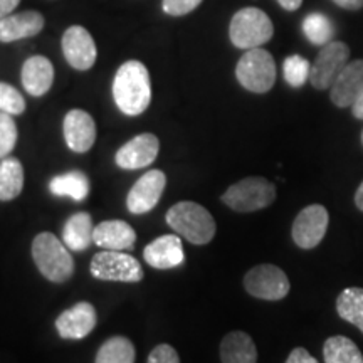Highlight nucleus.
Segmentation results:
<instances>
[{
  "instance_id": "f257e3e1",
  "label": "nucleus",
  "mask_w": 363,
  "mask_h": 363,
  "mask_svg": "<svg viewBox=\"0 0 363 363\" xmlns=\"http://www.w3.org/2000/svg\"><path fill=\"white\" fill-rule=\"evenodd\" d=\"M113 98L121 113L138 116L152 101V83L147 66L140 61H126L113 79Z\"/></svg>"
},
{
  "instance_id": "f03ea898",
  "label": "nucleus",
  "mask_w": 363,
  "mask_h": 363,
  "mask_svg": "<svg viewBox=\"0 0 363 363\" xmlns=\"http://www.w3.org/2000/svg\"><path fill=\"white\" fill-rule=\"evenodd\" d=\"M167 224L195 246H206L211 242L217 229L211 212L201 203L189 201L170 207V211L167 212Z\"/></svg>"
},
{
  "instance_id": "7ed1b4c3",
  "label": "nucleus",
  "mask_w": 363,
  "mask_h": 363,
  "mask_svg": "<svg viewBox=\"0 0 363 363\" xmlns=\"http://www.w3.org/2000/svg\"><path fill=\"white\" fill-rule=\"evenodd\" d=\"M33 257L40 274L52 283H66L74 272V261L66 244H62L51 233L35 235L33 240Z\"/></svg>"
},
{
  "instance_id": "20e7f679",
  "label": "nucleus",
  "mask_w": 363,
  "mask_h": 363,
  "mask_svg": "<svg viewBox=\"0 0 363 363\" xmlns=\"http://www.w3.org/2000/svg\"><path fill=\"white\" fill-rule=\"evenodd\" d=\"M276 187L264 177H247L230 185L222 195V202L240 214L262 211L276 201Z\"/></svg>"
},
{
  "instance_id": "39448f33",
  "label": "nucleus",
  "mask_w": 363,
  "mask_h": 363,
  "mask_svg": "<svg viewBox=\"0 0 363 363\" xmlns=\"http://www.w3.org/2000/svg\"><path fill=\"white\" fill-rule=\"evenodd\" d=\"M274 34V27L266 12L256 7L240 9L234 13L229 26V38L239 49L261 48Z\"/></svg>"
},
{
  "instance_id": "423d86ee",
  "label": "nucleus",
  "mask_w": 363,
  "mask_h": 363,
  "mask_svg": "<svg viewBox=\"0 0 363 363\" xmlns=\"http://www.w3.org/2000/svg\"><path fill=\"white\" fill-rule=\"evenodd\" d=\"M235 78L251 93H267L276 83L274 57L261 48L249 49L235 66Z\"/></svg>"
},
{
  "instance_id": "0eeeda50",
  "label": "nucleus",
  "mask_w": 363,
  "mask_h": 363,
  "mask_svg": "<svg viewBox=\"0 0 363 363\" xmlns=\"http://www.w3.org/2000/svg\"><path fill=\"white\" fill-rule=\"evenodd\" d=\"M89 271L96 279L118 283H140L145 278L140 261L123 251L103 249L93 256Z\"/></svg>"
},
{
  "instance_id": "6e6552de",
  "label": "nucleus",
  "mask_w": 363,
  "mask_h": 363,
  "mask_svg": "<svg viewBox=\"0 0 363 363\" xmlns=\"http://www.w3.org/2000/svg\"><path fill=\"white\" fill-rule=\"evenodd\" d=\"M244 288L251 296L266 301H279L288 296L289 284L286 272L278 266L259 264L249 269L244 276Z\"/></svg>"
},
{
  "instance_id": "1a4fd4ad",
  "label": "nucleus",
  "mask_w": 363,
  "mask_h": 363,
  "mask_svg": "<svg viewBox=\"0 0 363 363\" xmlns=\"http://www.w3.org/2000/svg\"><path fill=\"white\" fill-rule=\"evenodd\" d=\"M348 57H350V48L345 43L331 40L323 45L311 65L310 83L313 88L320 91L330 89L343 67L348 65Z\"/></svg>"
},
{
  "instance_id": "9d476101",
  "label": "nucleus",
  "mask_w": 363,
  "mask_h": 363,
  "mask_svg": "<svg viewBox=\"0 0 363 363\" xmlns=\"http://www.w3.org/2000/svg\"><path fill=\"white\" fill-rule=\"evenodd\" d=\"M328 211L320 203L303 208L293 222L291 235L294 244L301 249H315L325 239L328 230Z\"/></svg>"
},
{
  "instance_id": "9b49d317",
  "label": "nucleus",
  "mask_w": 363,
  "mask_h": 363,
  "mask_svg": "<svg viewBox=\"0 0 363 363\" xmlns=\"http://www.w3.org/2000/svg\"><path fill=\"white\" fill-rule=\"evenodd\" d=\"M167 177L162 170H148L143 177L135 182L126 197V207L131 214H147L160 202L165 190Z\"/></svg>"
},
{
  "instance_id": "f8f14e48",
  "label": "nucleus",
  "mask_w": 363,
  "mask_h": 363,
  "mask_svg": "<svg viewBox=\"0 0 363 363\" xmlns=\"http://www.w3.org/2000/svg\"><path fill=\"white\" fill-rule=\"evenodd\" d=\"M62 52L71 67L78 71H88L96 62V44L84 27L71 26L62 35Z\"/></svg>"
},
{
  "instance_id": "ddd939ff",
  "label": "nucleus",
  "mask_w": 363,
  "mask_h": 363,
  "mask_svg": "<svg viewBox=\"0 0 363 363\" xmlns=\"http://www.w3.org/2000/svg\"><path fill=\"white\" fill-rule=\"evenodd\" d=\"M160 152V142L155 135L143 133L135 136L116 152L115 162L123 170H140L152 165Z\"/></svg>"
},
{
  "instance_id": "4468645a",
  "label": "nucleus",
  "mask_w": 363,
  "mask_h": 363,
  "mask_svg": "<svg viewBox=\"0 0 363 363\" xmlns=\"http://www.w3.org/2000/svg\"><path fill=\"white\" fill-rule=\"evenodd\" d=\"M96 321L94 306L88 301H81L57 316L56 330L66 340H83L94 330Z\"/></svg>"
},
{
  "instance_id": "2eb2a0df",
  "label": "nucleus",
  "mask_w": 363,
  "mask_h": 363,
  "mask_svg": "<svg viewBox=\"0 0 363 363\" xmlns=\"http://www.w3.org/2000/svg\"><path fill=\"white\" fill-rule=\"evenodd\" d=\"M62 130H65L66 145L76 153L89 152V148L96 142V123L93 116L83 110L67 111Z\"/></svg>"
},
{
  "instance_id": "dca6fc26",
  "label": "nucleus",
  "mask_w": 363,
  "mask_h": 363,
  "mask_svg": "<svg viewBox=\"0 0 363 363\" xmlns=\"http://www.w3.org/2000/svg\"><path fill=\"white\" fill-rule=\"evenodd\" d=\"M363 91V59L348 62L330 88V99L338 108H352Z\"/></svg>"
},
{
  "instance_id": "f3484780",
  "label": "nucleus",
  "mask_w": 363,
  "mask_h": 363,
  "mask_svg": "<svg viewBox=\"0 0 363 363\" xmlns=\"http://www.w3.org/2000/svg\"><path fill=\"white\" fill-rule=\"evenodd\" d=\"M143 259L155 269H174L184 264L185 252L182 239L175 234L162 235L148 244L143 251Z\"/></svg>"
},
{
  "instance_id": "a211bd4d",
  "label": "nucleus",
  "mask_w": 363,
  "mask_h": 363,
  "mask_svg": "<svg viewBox=\"0 0 363 363\" xmlns=\"http://www.w3.org/2000/svg\"><path fill=\"white\" fill-rule=\"evenodd\" d=\"M136 242V233L128 222L104 220L93 230V244L106 251H128Z\"/></svg>"
},
{
  "instance_id": "6ab92c4d",
  "label": "nucleus",
  "mask_w": 363,
  "mask_h": 363,
  "mask_svg": "<svg viewBox=\"0 0 363 363\" xmlns=\"http://www.w3.org/2000/svg\"><path fill=\"white\" fill-rule=\"evenodd\" d=\"M44 27V17L39 12L26 11L7 16L0 21V43H16V40L34 38Z\"/></svg>"
},
{
  "instance_id": "aec40b11",
  "label": "nucleus",
  "mask_w": 363,
  "mask_h": 363,
  "mask_svg": "<svg viewBox=\"0 0 363 363\" xmlns=\"http://www.w3.org/2000/svg\"><path fill=\"white\" fill-rule=\"evenodd\" d=\"M22 86L30 96H44L51 89L54 81L52 62L44 56L29 57L22 66Z\"/></svg>"
},
{
  "instance_id": "412c9836",
  "label": "nucleus",
  "mask_w": 363,
  "mask_h": 363,
  "mask_svg": "<svg viewBox=\"0 0 363 363\" xmlns=\"http://www.w3.org/2000/svg\"><path fill=\"white\" fill-rule=\"evenodd\" d=\"M222 363H257L254 340L244 331H230L220 342Z\"/></svg>"
},
{
  "instance_id": "4be33fe9",
  "label": "nucleus",
  "mask_w": 363,
  "mask_h": 363,
  "mask_svg": "<svg viewBox=\"0 0 363 363\" xmlns=\"http://www.w3.org/2000/svg\"><path fill=\"white\" fill-rule=\"evenodd\" d=\"M93 219L88 212H78L66 220L62 242L71 251H84L93 244Z\"/></svg>"
},
{
  "instance_id": "5701e85b",
  "label": "nucleus",
  "mask_w": 363,
  "mask_h": 363,
  "mask_svg": "<svg viewBox=\"0 0 363 363\" xmlns=\"http://www.w3.org/2000/svg\"><path fill=\"white\" fill-rule=\"evenodd\" d=\"M49 190L56 197H69L76 202H83L89 194V179L79 170L66 172L49 182Z\"/></svg>"
},
{
  "instance_id": "b1692460",
  "label": "nucleus",
  "mask_w": 363,
  "mask_h": 363,
  "mask_svg": "<svg viewBox=\"0 0 363 363\" xmlns=\"http://www.w3.org/2000/svg\"><path fill=\"white\" fill-rule=\"evenodd\" d=\"M24 189V167L13 157L0 162V201L7 202L19 197Z\"/></svg>"
},
{
  "instance_id": "393cba45",
  "label": "nucleus",
  "mask_w": 363,
  "mask_h": 363,
  "mask_svg": "<svg viewBox=\"0 0 363 363\" xmlns=\"http://www.w3.org/2000/svg\"><path fill=\"white\" fill-rule=\"evenodd\" d=\"M337 313L363 333V289L357 286L343 289L337 298Z\"/></svg>"
},
{
  "instance_id": "a878e982",
  "label": "nucleus",
  "mask_w": 363,
  "mask_h": 363,
  "mask_svg": "<svg viewBox=\"0 0 363 363\" xmlns=\"http://www.w3.org/2000/svg\"><path fill=\"white\" fill-rule=\"evenodd\" d=\"M325 363H363V355L350 338L330 337L323 345Z\"/></svg>"
},
{
  "instance_id": "bb28decb",
  "label": "nucleus",
  "mask_w": 363,
  "mask_h": 363,
  "mask_svg": "<svg viewBox=\"0 0 363 363\" xmlns=\"http://www.w3.org/2000/svg\"><path fill=\"white\" fill-rule=\"evenodd\" d=\"M94 363H135L133 343L125 337H113L106 340L99 347Z\"/></svg>"
},
{
  "instance_id": "cd10ccee",
  "label": "nucleus",
  "mask_w": 363,
  "mask_h": 363,
  "mask_svg": "<svg viewBox=\"0 0 363 363\" xmlns=\"http://www.w3.org/2000/svg\"><path fill=\"white\" fill-rule=\"evenodd\" d=\"M303 33H305L311 44L323 48V45L331 43V39H333L335 27L328 17L323 16V13L313 12L303 21Z\"/></svg>"
},
{
  "instance_id": "c85d7f7f",
  "label": "nucleus",
  "mask_w": 363,
  "mask_h": 363,
  "mask_svg": "<svg viewBox=\"0 0 363 363\" xmlns=\"http://www.w3.org/2000/svg\"><path fill=\"white\" fill-rule=\"evenodd\" d=\"M310 62H308L305 57L298 56V54H293V56H288L284 59V79L291 88H301V86L310 79Z\"/></svg>"
},
{
  "instance_id": "c756f323",
  "label": "nucleus",
  "mask_w": 363,
  "mask_h": 363,
  "mask_svg": "<svg viewBox=\"0 0 363 363\" xmlns=\"http://www.w3.org/2000/svg\"><path fill=\"white\" fill-rule=\"evenodd\" d=\"M0 111L9 115H22L26 111V99L13 86L0 83Z\"/></svg>"
},
{
  "instance_id": "7c9ffc66",
  "label": "nucleus",
  "mask_w": 363,
  "mask_h": 363,
  "mask_svg": "<svg viewBox=\"0 0 363 363\" xmlns=\"http://www.w3.org/2000/svg\"><path fill=\"white\" fill-rule=\"evenodd\" d=\"M17 143V125L12 115L0 111V158L9 157Z\"/></svg>"
},
{
  "instance_id": "2f4dec72",
  "label": "nucleus",
  "mask_w": 363,
  "mask_h": 363,
  "mask_svg": "<svg viewBox=\"0 0 363 363\" xmlns=\"http://www.w3.org/2000/svg\"><path fill=\"white\" fill-rule=\"evenodd\" d=\"M202 4V0H163L162 9L169 16H185L195 11Z\"/></svg>"
},
{
  "instance_id": "473e14b6",
  "label": "nucleus",
  "mask_w": 363,
  "mask_h": 363,
  "mask_svg": "<svg viewBox=\"0 0 363 363\" xmlns=\"http://www.w3.org/2000/svg\"><path fill=\"white\" fill-rule=\"evenodd\" d=\"M147 363H180V357L174 347L163 343L153 348Z\"/></svg>"
},
{
  "instance_id": "72a5a7b5",
  "label": "nucleus",
  "mask_w": 363,
  "mask_h": 363,
  "mask_svg": "<svg viewBox=\"0 0 363 363\" xmlns=\"http://www.w3.org/2000/svg\"><path fill=\"white\" fill-rule=\"evenodd\" d=\"M286 363H320V362H318L310 352L305 350V348L298 347L289 353V357L286 358Z\"/></svg>"
},
{
  "instance_id": "f704fd0d",
  "label": "nucleus",
  "mask_w": 363,
  "mask_h": 363,
  "mask_svg": "<svg viewBox=\"0 0 363 363\" xmlns=\"http://www.w3.org/2000/svg\"><path fill=\"white\" fill-rule=\"evenodd\" d=\"M19 4L21 0H0V21H2L4 17H7L11 12L16 11Z\"/></svg>"
},
{
  "instance_id": "c9c22d12",
  "label": "nucleus",
  "mask_w": 363,
  "mask_h": 363,
  "mask_svg": "<svg viewBox=\"0 0 363 363\" xmlns=\"http://www.w3.org/2000/svg\"><path fill=\"white\" fill-rule=\"evenodd\" d=\"M333 4H337L338 7L345 9V11H360L363 7V0H331Z\"/></svg>"
},
{
  "instance_id": "e433bc0d",
  "label": "nucleus",
  "mask_w": 363,
  "mask_h": 363,
  "mask_svg": "<svg viewBox=\"0 0 363 363\" xmlns=\"http://www.w3.org/2000/svg\"><path fill=\"white\" fill-rule=\"evenodd\" d=\"M352 113L357 120H363V91L360 93V96L355 99V103L352 104Z\"/></svg>"
},
{
  "instance_id": "4c0bfd02",
  "label": "nucleus",
  "mask_w": 363,
  "mask_h": 363,
  "mask_svg": "<svg viewBox=\"0 0 363 363\" xmlns=\"http://www.w3.org/2000/svg\"><path fill=\"white\" fill-rule=\"evenodd\" d=\"M278 4L284 9V11L294 12V11H298L299 7H301L303 0H278Z\"/></svg>"
},
{
  "instance_id": "58836bf2",
  "label": "nucleus",
  "mask_w": 363,
  "mask_h": 363,
  "mask_svg": "<svg viewBox=\"0 0 363 363\" xmlns=\"http://www.w3.org/2000/svg\"><path fill=\"white\" fill-rule=\"evenodd\" d=\"M355 206L358 211L363 212V182L360 185H358L357 192H355Z\"/></svg>"
},
{
  "instance_id": "ea45409f",
  "label": "nucleus",
  "mask_w": 363,
  "mask_h": 363,
  "mask_svg": "<svg viewBox=\"0 0 363 363\" xmlns=\"http://www.w3.org/2000/svg\"><path fill=\"white\" fill-rule=\"evenodd\" d=\"M362 143H363V131H362Z\"/></svg>"
}]
</instances>
